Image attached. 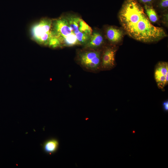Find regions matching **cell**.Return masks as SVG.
<instances>
[{
    "label": "cell",
    "mask_w": 168,
    "mask_h": 168,
    "mask_svg": "<svg viewBox=\"0 0 168 168\" xmlns=\"http://www.w3.org/2000/svg\"><path fill=\"white\" fill-rule=\"evenodd\" d=\"M118 18L123 30L137 40L152 43L167 36L163 28L152 24L137 0H125L119 11Z\"/></svg>",
    "instance_id": "1"
},
{
    "label": "cell",
    "mask_w": 168,
    "mask_h": 168,
    "mask_svg": "<svg viewBox=\"0 0 168 168\" xmlns=\"http://www.w3.org/2000/svg\"><path fill=\"white\" fill-rule=\"evenodd\" d=\"M31 33L34 40L38 43L53 48L61 46L52 29V20L44 19L34 25Z\"/></svg>",
    "instance_id": "2"
},
{
    "label": "cell",
    "mask_w": 168,
    "mask_h": 168,
    "mask_svg": "<svg viewBox=\"0 0 168 168\" xmlns=\"http://www.w3.org/2000/svg\"><path fill=\"white\" fill-rule=\"evenodd\" d=\"M52 29L61 46L70 47L78 45L76 36L65 17L52 20Z\"/></svg>",
    "instance_id": "3"
},
{
    "label": "cell",
    "mask_w": 168,
    "mask_h": 168,
    "mask_svg": "<svg viewBox=\"0 0 168 168\" xmlns=\"http://www.w3.org/2000/svg\"><path fill=\"white\" fill-rule=\"evenodd\" d=\"M72 32L75 35L78 45H85L89 40L93 30L82 18L74 15L65 17Z\"/></svg>",
    "instance_id": "4"
},
{
    "label": "cell",
    "mask_w": 168,
    "mask_h": 168,
    "mask_svg": "<svg viewBox=\"0 0 168 168\" xmlns=\"http://www.w3.org/2000/svg\"><path fill=\"white\" fill-rule=\"evenodd\" d=\"M80 64L86 69L96 71L100 68L101 54L100 51L93 49L79 53L78 56Z\"/></svg>",
    "instance_id": "5"
},
{
    "label": "cell",
    "mask_w": 168,
    "mask_h": 168,
    "mask_svg": "<svg viewBox=\"0 0 168 168\" xmlns=\"http://www.w3.org/2000/svg\"><path fill=\"white\" fill-rule=\"evenodd\" d=\"M168 63L165 62H159L156 65L154 77L158 87L163 89L168 83Z\"/></svg>",
    "instance_id": "6"
},
{
    "label": "cell",
    "mask_w": 168,
    "mask_h": 168,
    "mask_svg": "<svg viewBox=\"0 0 168 168\" xmlns=\"http://www.w3.org/2000/svg\"><path fill=\"white\" fill-rule=\"evenodd\" d=\"M116 49L108 47L105 49L101 58L100 69L103 70L111 69L115 65V55Z\"/></svg>",
    "instance_id": "7"
},
{
    "label": "cell",
    "mask_w": 168,
    "mask_h": 168,
    "mask_svg": "<svg viewBox=\"0 0 168 168\" xmlns=\"http://www.w3.org/2000/svg\"><path fill=\"white\" fill-rule=\"evenodd\" d=\"M106 37L112 44H117L120 42L123 38L124 33L122 29L113 26L107 27L105 31Z\"/></svg>",
    "instance_id": "8"
},
{
    "label": "cell",
    "mask_w": 168,
    "mask_h": 168,
    "mask_svg": "<svg viewBox=\"0 0 168 168\" xmlns=\"http://www.w3.org/2000/svg\"><path fill=\"white\" fill-rule=\"evenodd\" d=\"M103 37L99 32L93 31L90 39L87 43L84 45L86 48L94 49L100 47L104 44Z\"/></svg>",
    "instance_id": "9"
},
{
    "label": "cell",
    "mask_w": 168,
    "mask_h": 168,
    "mask_svg": "<svg viewBox=\"0 0 168 168\" xmlns=\"http://www.w3.org/2000/svg\"><path fill=\"white\" fill-rule=\"evenodd\" d=\"M59 146L58 141L55 138H51L45 141L43 144V148L46 153L51 154L55 153Z\"/></svg>",
    "instance_id": "10"
},
{
    "label": "cell",
    "mask_w": 168,
    "mask_h": 168,
    "mask_svg": "<svg viewBox=\"0 0 168 168\" xmlns=\"http://www.w3.org/2000/svg\"><path fill=\"white\" fill-rule=\"evenodd\" d=\"M143 8L145 14L152 23H156L158 21V16L152 5H144Z\"/></svg>",
    "instance_id": "11"
},
{
    "label": "cell",
    "mask_w": 168,
    "mask_h": 168,
    "mask_svg": "<svg viewBox=\"0 0 168 168\" xmlns=\"http://www.w3.org/2000/svg\"><path fill=\"white\" fill-rule=\"evenodd\" d=\"M161 12H167L168 9V0H155L152 6Z\"/></svg>",
    "instance_id": "12"
},
{
    "label": "cell",
    "mask_w": 168,
    "mask_h": 168,
    "mask_svg": "<svg viewBox=\"0 0 168 168\" xmlns=\"http://www.w3.org/2000/svg\"><path fill=\"white\" fill-rule=\"evenodd\" d=\"M161 16V21L165 25L168 26V13L167 11L162 12Z\"/></svg>",
    "instance_id": "13"
},
{
    "label": "cell",
    "mask_w": 168,
    "mask_h": 168,
    "mask_svg": "<svg viewBox=\"0 0 168 168\" xmlns=\"http://www.w3.org/2000/svg\"><path fill=\"white\" fill-rule=\"evenodd\" d=\"M139 2L144 5H152L155 0H137Z\"/></svg>",
    "instance_id": "14"
},
{
    "label": "cell",
    "mask_w": 168,
    "mask_h": 168,
    "mask_svg": "<svg viewBox=\"0 0 168 168\" xmlns=\"http://www.w3.org/2000/svg\"><path fill=\"white\" fill-rule=\"evenodd\" d=\"M163 109L165 112L168 111V100H166L163 102L162 103Z\"/></svg>",
    "instance_id": "15"
}]
</instances>
